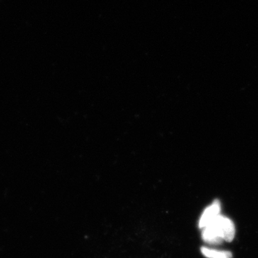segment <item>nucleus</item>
<instances>
[{
    "label": "nucleus",
    "instance_id": "obj_1",
    "mask_svg": "<svg viewBox=\"0 0 258 258\" xmlns=\"http://www.w3.org/2000/svg\"><path fill=\"white\" fill-rule=\"evenodd\" d=\"M235 235V224L230 218L221 214L203 228L202 232L203 240L210 244H220L224 240L232 242Z\"/></svg>",
    "mask_w": 258,
    "mask_h": 258
},
{
    "label": "nucleus",
    "instance_id": "obj_2",
    "mask_svg": "<svg viewBox=\"0 0 258 258\" xmlns=\"http://www.w3.org/2000/svg\"><path fill=\"white\" fill-rule=\"evenodd\" d=\"M220 212H221V205L219 200H215L211 205L204 210L199 222V227L200 229L205 228L220 215Z\"/></svg>",
    "mask_w": 258,
    "mask_h": 258
},
{
    "label": "nucleus",
    "instance_id": "obj_3",
    "mask_svg": "<svg viewBox=\"0 0 258 258\" xmlns=\"http://www.w3.org/2000/svg\"><path fill=\"white\" fill-rule=\"evenodd\" d=\"M201 252L207 258H232V254L230 251L218 250L203 247Z\"/></svg>",
    "mask_w": 258,
    "mask_h": 258
}]
</instances>
